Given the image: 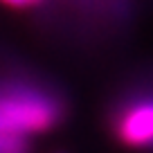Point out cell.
<instances>
[{"mask_svg":"<svg viewBox=\"0 0 153 153\" xmlns=\"http://www.w3.org/2000/svg\"><path fill=\"white\" fill-rule=\"evenodd\" d=\"M68 101L41 76H0V153H32L34 140L63 124Z\"/></svg>","mask_w":153,"mask_h":153,"instance_id":"obj_1","label":"cell"},{"mask_svg":"<svg viewBox=\"0 0 153 153\" xmlns=\"http://www.w3.org/2000/svg\"><path fill=\"white\" fill-rule=\"evenodd\" d=\"M106 128L117 146L153 153V81L122 92L106 110Z\"/></svg>","mask_w":153,"mask_h":153,"instance_id":"obj_2","label":"cell"},{"mask_svg":"<svg viewBox=\"0 0 153 153\" xmlns=\"http://www.w3.org/2000/svg\"><path fill=\"white\" fill-rule=\"evenodd\" d=\"M52 0H0V5H5L7 9H14V11H36V9H43L45 5H50Z\"/></svg>","mask_w":153,"mask_h":153,"instance_id":"obj_3","label":"cell"},{"mask_svg":"<svg viewBox=\"0 0 153 153\" xmlns=\"http://www.w3.org/2000/svg\"><path fill=\"white\" fill-rule=\"evenodd\" d=\"M59 153H61V151H59Z\"/></svg>","mask_w":153,"mask_h":153,"instance_id":"obj_4","label":"cell"}]
</instances>
